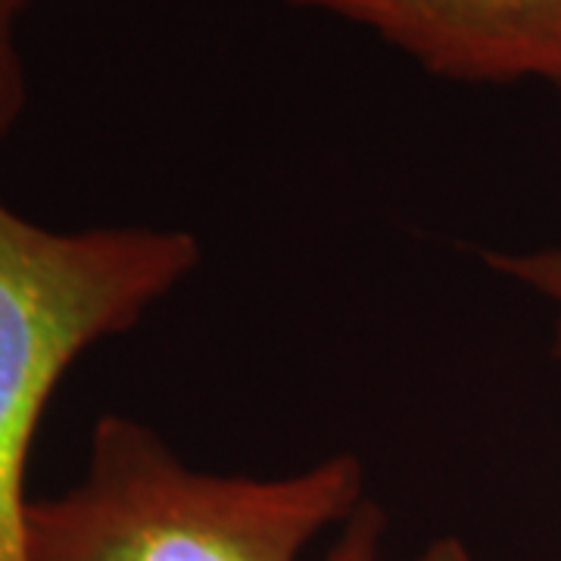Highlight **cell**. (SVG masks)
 Here are the masks:
<instances>
[{
  "mask_svg": "<svg viewBox=\"0 0 561 561\" xmlns=\"http://www.w3.org/2000/svg\"><path fill=\"white\" fill-rule=\"evenodd\" d=\"M375 32L431 76L561 84V0H287Z\"/></svg>",
  "mask_w": 561,
  "mask_h": 561,
  "instance_id": "3",
  "label": "cell"
},
{
  "mask_svg": "<svg viewBox=\"0 0 561 561\" xmlns=\"http://www.w3.org/2000/svg\"><path fill=\"white\" fill-rule=\"evenodd\" d=\"M483 262L518 287H527L546 300L561 306V247H542V250H490Z\"/></svg>",
  "mask_w": 561,
  "mask_h": 561,
  "instance_id": "4",
  "label": "cell"
},
{
  "mask_svg": "<svg viewBox=\"0 0 561 561\" xmlns=\"http://www.w3.org/2000/svg\"><path fill=\"white\" fill-rule=\"evenodd\" d=\"M559 94H561V84H559Z\"/></svg>",
  "mask_w": 561,
  "mask_h": 561,
  "instance_id": "8",
  "label": "cell"
},
{
  "mask_svg": "<svg viewBox=\"0 0 561 561\" xmlns=\"http://www.w3.org/2000/svg\"><path fill=\"white\" fill-rule=\"evenodd\" d=\"M556 356L561 359V316H559V328H556Z\"/></svg>",
  "mask_w": 561,
  "mask_h": 561,
  "instance_id": "7",
  "label": "cell"
},
{
  "mask_svg": "<svg viewBox=\"0 0 561 561\" xmlns=\"http://www.w3.org/2000/svg\"><path fill=\"white\" fill-rule=\"evenodd\" d=\"M387 512L356 453L287 478L213 474L103 415L72 490L28 505V561H383Z\"/></svg>",
  "mask_w": 561,
  "mask_h": 561,
  "instance_id": "1",
  "label": "cell"
},
{
  "mask_svg": "<svg viewBox=\"0 0 561 561\" xmlns=\"http://www.w3.org/2000/svg\"><path fill=\"white\" fill-rule=\"evenodd\" d=\"M197 262L201 243L181 228L50 231L0 201V561H28V456L62 375Z\"/></svg>",
  "mask_w": 561,
  "mask_h": 561,
  "instance_id": "2",
  "label": "cell"
},
{
  "mask_svg": "<svg viewBox=\"0 0 561 561\" xmlns=\"http://www.w3.org/2000/svg\"><path fill=\"white\" fill-rule=\"evenodd\" d=\"M419 561H471V552L459 537H440L421 552Z\"/></svg>",
  "mask_w": 561,
  "mask_h": 561,
  "instance_id": "6",
  "label": "cell"
},
{
  "mask_svg": "<svg viewBox=\"0 0 561 561\" xmlns=\"http://www.w3.org/2000/svg\"><path fill=\"white\" fill-rule=\"evenodd\" d=\"M28 0H0V138L25 110V66L16 47V22Z\"/></svg>",
  "mask_w": 561,
  "mask_h": 561,
  "instance_id": "5",
  "label": "cell"
}]
</instances>
